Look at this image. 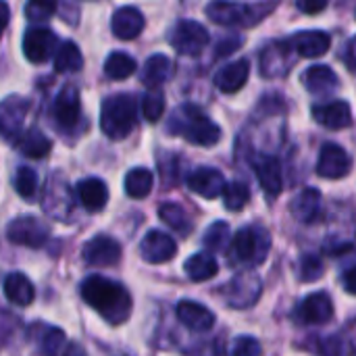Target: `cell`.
<instances>
[{
	"mask_svg": "<svg viewBox=\"0 0 356 356\" xmlns=\"http://www.w3.org/2000/svg\"><path fill=\"white\" fill-rule=\"evenodd\" d=\"M169 129L194 146H215L221 140V127L196 104H181L173 111Z\"/></svg>",
	"mask_w": 356,
	"mask_h": 356,
	"instance_id": "cell-2",
	"label": "cell"
},
{
	"mask_svg": "<svg viewBox=\"0 0 356 356\" xmlns=\"http://www.w3.org/2000/svg\"><path fill=\"white\" fill-rule=\"evenodd\" d=\"M261 290H263L261 277L252 271H244V273H238L221 292L229 307L246 309L257 302V298L261 296Z\"/></svg>",
	"mask_w": 356,
	"mask_h": 356,
	"instance_id": "cell-8",
	"label": "cell"
},
{
	"mask_svg": "<svg viewBox=\"0 0 356 356\" xmlns=\"http://www.w3.org/2000/svg\"><path fill=\"white\" fill-rule=\"evenodd\" d=\"M140 254L146 263L161 265V263L171 261L177 254V244L169 234L161 229H150L140 242Z\"/></svg>",
	"mask_w": 356,
	"mask_h": 356,
	"instance_id": "cell-11",
	"label": "cell"
},
{
	"mask_svg": "<svg viewBox=\"0 0 356 356\" xmlns=\"http://www.w3.org/2000/svg\"><path fill=\"white\" fill-rule=\"evenodd\" d=\"M290 213L302 221V223H313L317 221L319 213H321V192L315 188H307L302 190L298 196H294V200L290 202Z\"/></svg>",
	"mask_w": 356,
	"mask_h": 356,
	"instance_id": "cell-25",
	"label": "cell"
},
{
	"mask_svg": "<svg viewBox=\"0 0 356 356\" xmlns=\"http://www.w3.org/2000/svg\"><path fill=\"white\" fill-rule=\"evenodd\" d=\"M252 6L242 4V2H211L207 6V15L211 21L227 27H238V25H248L252 17Z\"/></svg>",
	"mask_w": 356,
	"mask_h": 356,
	"instance_id": "cell-15",
	"label": "cell"
},
{
	"mask_svg": "<svg viewBox=\"0 0 356 356\" xmlns=\"http://www.w3.org/2000/svg\"><path fill=\"white\" fill-rule=\"evenodd\" d=\"M83 67V54L79 46L71 40L63 42L56 56H54V71L56 73H75Z\"/></svg>",
	"mask_w": 356,
	"mask_h": 356,
	"instance_id": "cell-33",
	"label": "cell"
},
{
	"mask_svg": "<svg viewBox=\"0 0 356 356\" xmlns=\"http://www.w3.org/2000/svg\"><path fill=\"white\" fill-rule=\"evenodd\" d=\"M142 113L148 123H156L165 113V98L161 90H150L142 98Z\"/></svg>",
	"mask_w": 356,
	"mask_h": 356,
	"instance_id": "cell-38",
	"label": "cell"
},
{
	"mask_svg": "<svg viewBox=\"0 0 356 356\" xmlns=\"http://www.w3.org/2000/svg\"><path fill=\"white\" fill-rule=\"evenodd\" d=\"M248 75H250V63L246 58H238V60L221 67L215 73L213 81H215V86H217L219 92L234 94V92H238V90L244 88V83L248 81Z\"/></svg>",
	"mask_w": 356,
	"mask_h": 356,
	"instance_id": "cell-21",
	"label": "cell"
},
{
	"mask_svg": "<svg viewBox=\"0 0 356 356\" xmlns=\"http://www.w3.org/2000/svg\"><path fill=\"white\" fill-rule=\"evenodd\" d=\"M229 238H232L229 225L223 223V221H217V223H213L207 229L202 242H204V248L207 250H211V252H223L225 246H227V242H229Z\"/></svg>",
	"mask_w": 356,
	"mask_h": 356,
	"instance_id": "cell-37",
	"label": "cell"
},
{
	"mask_svg": "<svg viewBox=\"0 0 356 356\" xmlns=\"http://www.w3.org/2000/svg\"><path fill=\"white\" fill-rule=\"evenodd\" d=\"M171 46L179 52V54H188V56H196L204 50V46L209 44V31L204 25H200L198 21L192 19H184L179 21L173 29H171Z\"/></svg>",
	"mask_w": 356,
	"mask_h": 356,
	"instance_id": "cell-5",
	"label": "cell"
},
{
	"mask_svg": "<svg viewBox=\"0 0 356 356\" xmlns=\"http://www.w3.org/2000/svg\"><path fill=\"white\" fill-rule=\"evenodd\" d=\"M58 35L48 27H29L23 33V54L27 60L40 65L58 52Z\"/></svg>",
	"mask_w": 356,
	"mask_h": 356,
	"instance_id": "cell-7",
	"label": "cell"
},
{
	"mask_svg": "<svg viewBox=\"0 0 356 356\" xmlns=\"http://www.w3.org/2000/svg\"><path fill=\"white\" fill-rule=\"evenodd\" d=\"M319 353L323 356H342L344 355V350H342V344H340V340L338 338H327V340H323L321 342V346H319Z\"/></svg>",
	"mask_w": 356,
	"mask_h": 356,
	"instance_id": "cell-43",
	"label": "cell"
},
{
	"mask_svg": "<svg viewBox=\"0 0 356 356\" xmlns=\"http://www.w3.org/2000/svg\"><path fill=\"white\" fill-rule=\"evenodd\" d=\"M250 200V188L244 181H229L223 190V204L227 211H242Z\"/></svg>",
	"mask_w": 356,
	"mask_h": 356,
	"instance_id": "cell-36",
	"label": "cell"
},
{
	"mask_svg": "<svg viewBox=\"0 0 356 356\" xmlns=\"http://www.w3.org/2000/svg\"><path fill=\"white\" fill-rule=\"evenodd\" d=\"M292 50L290 42H271L269 46H265V50L261 52V71L267 77H280L290 69L292 60H286L288 52Z\"/></svg>",
	"mask_w": 356,
	"mask_h": 356,
	"instance_id": "cell-23",
	"label": "cell"
},
{
	"mask_svg": "<svg viewBox=\"0 0 356 356\" xmlns=\"http://www.w3.org/2000/svg\"><path fill=\"white\" fill-rule=\"evenodd\" d=\"M173 77V60L167 54H152L142 67V81L148 88H159Z\"/></svg>",
	"mask_w": 356,
	"mask_h": 356,
	"instance_id": "cell-27",
	"label": "cell"
},
{
	"mask_svg": "<svg viewBox=\"0 0 356 356\" xmlns=\"http://www.w3.org/2000/svg\"><path fill=\"white\" fill-rule=\"evenodd\" d=\"M146 21L142 10H138L136 6H121L113 13L111 19V29L119 40H134L142 33Z\"/></svg>",
	"mask_w": 356,
	"mask_h": 356,
	"instance_id": "cell-20",
	"label": "cell"
},
{
	"mask_svg": "<svg viewBox=\"0 0 356 356\" xmlns=\"http://www.w3.org/2000/svg\"><path fill=\"white\" fill-rule=\"evenodd\" d=\"M58 4L56 2H40V0H31L25 4V15L31 21H46L56 13Z\"/></svg>",
	"mask_w": 356,
	"mask_h": 356,
	"instance_id": "cell-41",
	"label": "cell"
},
{
	"mask_svg": "<svg viewBox=\"0 0 356 356\" xmlns=\"http://www.w3.org/2000/svg\"><path fill=\"white\" fill-rule=\"evenodd\" d=\"M269 248H271V236L267 229H263L259 225L242 227L234 236V242H232V250H234L236 259L246 265L265 263Z\"/></svg>",
	"mask_w": 356,
	"mask_h": 356,
	"instance_id": "cell-4",
	"label": "cell"
},
{
	"mask_svg": "<svg viewBox=\"0 0 356 356\" xmlns=\"http://www.w3.org/2000/svg\"><path fill=\"white\" fill-rule=\"evenodd\" d=\"M15 190L23 200L33 202V198L38 196V173L31 167L21 165L15 173Z\"/></svg>",
	"mask_w": 356,
	"mask_h": 356,
	"instance_id": "cell-35",
	"label": "cell"
},
{
	"mask_svg": "<svg viewBox=\"0 0 356 356\" xmlns=\"http://www.w3.org/2000/svg\"><path fill=\"white\" fill-rule=\"evenodd\" d=\"M229 356H263L261 342L250 336H240L232 342Z\"/></svg>",
	"mask_w": 356,
	"mask_h": 356,
	"instance_id": "cell-40",
	"label": "cell"
},
{
	"mask_svg": "<svg viewBox=\"0 0 356 356\" xmlns=\"http://www.w3.org/2000/svg\"><path fill=\"white\" fill-rule=\"evenodd\" d=\"M159 217H161L163 223H167V227H171L173 232H177L181 236H190L192 229H194V221L188 217V213L184 211V207H179L175 202L161 204Z\"/></svg>",
	"mask_w": 356,
	"mask_h": 356,
	"instance_id": "cell-31",
	"label": "cell"
},
{
	"mask_svg": "<svg viewBox=\"0 0 356 356\" xmlns=\"http://www.w3.org/2000/svg\"><path fill=\"white\" fill-rule=\"evenodd\" d=\"M290 46L296 54H300L302 58H317V56H323L330 46H332V38L325 33V31H315V29H309V31H298L294 33L290 40Z\"/></svg>",
	"mask_w": 356,
	"mask_h": 356,
	"instance_id": "cell-18",
	"label": "cell"
},
{
	"mask_svg": "<svg viewBox=\"0 0 356 356\" xmlns=\"http://www.w3.org/2000/svg\"><path fill=\"white\" fill-rule=\"evenodd\" d=\"M77 198L81 207L90 213H98L108 202V188L98 177H88L77 184Z\"/></svg>",
	"mask_w": 356,
	"mask_h": 356,
	"instance_id": "cell-24",
	"label": "cell"
},
{
	"mask_svg": "<svg viewBox=\"0 0 356 356\" xmlns=\"http://www.w3.org/2000/svg\"><path fill=\"white\" fill-rule=\"evenodd\" d=\"M6 240L17 246L42 248L48 242V227L40 219L23 215L6 225Z\"/></svg>",
	"mask_w": 356,
	"mask_h": 356,
	"instance_id": "cell-6",
	"label": "cell"
},
{
	"mask_svg": "<svg viewBox=\"0 0 356 356\" xmlns=\"http://www.w3.org/2000/svg\"><path fill=\"white\" fill-rule=\"evenodd\" d=\"M42 355L44 356H63L67 348V338L63 330L58 327H48L46 334L42 336Z\"/></svg>",
	"mask_w": 356,
	"mask_h": 356,
	"instance_id": "cell-39",
	"label": "cell"
},
{
	"mask_svg": "<svg viewBox=\"0 0 356 356\" xmlns=\"http://www.w3.org/2000/svg\"><path fill=\"white\" fill-rule=\"evenodd\" d=\"M138 119V102L131 94H115L102 100L100 129L111 140H123L131 134Z\"/></svg>",
	"mask_w": 356,
	"mask_h": 356,
	"instance_id": "cell-3",
	"label": "cell"
},
{
	"mask_svg": "<svg viewBox=\"0 0 356 356\" xmlns=\"http://www.w3.org/2000/svg\"><path fill=\"white\" fill-rule=\"evenodd\" d=\"M342 284H344V290H346L348 294L356 296V267L348 269V271H344V275H342Z\"/></svg>",
	"mask_w": 356,
	"mask_h": 356,
	"instance_id": "cell-46",
	"label": "cell"
},
{
	"mask_svg": "<svg viewBox=\"0 0 356 356\" xmlns=\"http://www.w3.org/2000/svg\"><path fill=\"white\" fill-rule=\"evenodd\" d=\"M152 186H154V177L144 167H136L125 175V194L134 200L146 198L152 192Z\"/></svg>",
	"mask_w": 356,
	"mask_h": 356,
	"instance_id": "cell-32",
	"label": "cell"
},
{
	"mask_svg": "<svg viewBox=\"0 0 356 356\" xmlns=\"http://www.w3.org/2000/svg\"><path fill=\"white\" fill-rule=\"evenodd\" d=\"M29 111V102L21 96H8L0 106V129L6 140H17L21 136V127L25 115Z\"/></svg>",
	"mask_w": 356,
	"mask_h": 356,
	"instance_id": "cell-13",
	"label": "cell"
},
{
	"mask_svg": "<svg viewBox=\"0 0 356 356\" xmlns=\"http://www.w3.org/2000/svg\"><path fill=\"white\" fill-rule=\"evenodd\" d=\"M302 83L311 94H325L338 86V75L327 65H313L302 73Z\"/></svg>",
	"mask_w": 356,
	"mask_h": 356,
	"instance_id": "cell-29",
	"label": "cell"
},
{
	"mask_svg": "<svg viewBox=\"0 0 356 356\" xmlns=\"http://www.w3.org/2000/svg\"><path fill=\"white\" fill-rule=\"evenodd\" d=\"M317 175L325 177V179H342L350 173L353 169V159L348 156V152L334 142H325L321 146L319 152V161H317Z\"/></svg>",
	"mask_w": 356,
	"mask_h": 356,
	"instance_id": "cell-9",
	"label": "cell"
},
{
	"mask_svg": "<svg viewBox=\"0 0 356 356\" xmlns=\"http://www.w3.org/2000/svg\"><path fill=\"white\" fill-rule=\"evenodd\" d=\"M298 10H302V13H307V15H315V13H321V10H325L327 8V2L325 0H313V2H309V0H300L298 4Z\"/></svg>",
	"mask_w": 356,
	"mask_h": 356,
	"instance_id": "cell-45",
	"label": "cell"
},
{
	"mask_svg": "<svg viewBox=\"0 0 356 356\" xmlns=\"http://www.w3.org/2000/svg\"><path fill=\"white\" fill-rule=\"evenodd\" d=\"M313 119L327 129H346L353 125V108L344 100L313 106Z\"/></svg>",
	"mask_w": 356,
	"mask_h": 356,
	"instance_id": "cell-16",
	"label": "cell"
},
{
	"mask_svg": "<svg viewBox=\"0 0 356 356\" xmlns=\"http://www.w3.org/2000/svg\"><path fill=\"white\" fill-rule=\"evenodd\" d=\"M15 146L21 150V154H25L29 159H44L50 152L52 142L46 134H42V129L29 127V129L21 131V136L15 140Z\"/></svg>",
	"mask_w": 356,
	"mask_h": 356,
	"instance_id": "cell-28",
	"label": "cell"
},
{
	"mask_svg": "<svg viewBox=\"0 0 356 356\" xmlns=\"http://www.w3.org/2000/svg\"><path fill=\"white\" fill-rule=\"evenodd\" d=\"M225 186H227V181H225L223 173L213 167H198L188 175V188L209 200L223 196Z\"/></svg>",
	"mask_w": 356,
	"mask_h": 356,
	"instance_id": "cell-14",
	"label": "cell"
},
{
	"mask_svg": "<svg viewBox=\"0 0 356 356\" xmlns=\"http://www.w3.org/2000/svg\"><path fill=\"white\" fill-rule=\"evenodd\" d=\"M242 42H244V40H242L240 35H229L227 40H223V42L217 46V50H219V52H217V56H227V54H232L236 48H240V46H242Z\"/></svg>",
	"mask_w": 356,
	"mask_h": 356,
	"instance_id": "cell-44",
	"label": "cell"
},
{
	"mask_svg": "<svg viewBox=\"0 0 356 356\" xmlns=\"http://www.w3.org/2000/svg\"><path fill=\"white\" fill-rule=\"evenodd\" d=\"M63 356H86V353L81 350V346H79V344L71 342V344H67V348H65Z\"/></svg>",
	"mask_w": 356,
	"mask_h": 356,
	"instance_id": "cell-47",
	"label": "cell"
},
{
	"mask_svg": "<svg viewBox=\"0 0 356 356\" xmlns=\"http://www.w3.org/2000/svg\"><path fill=\"white\" fill-rule=\"evenodd\" d=\"M298 317L302 319V323L309 325H323L334 317V305L330 294L325 292H315L309 294L302 305L298 307Z\"/></svg>",
	"mask_w": 356,
	"mask_h": 356,
	"instance_id": "cell-19",
	"label": "cell"
},
{
	"mask_svg": "<svg viewBox=\"0 0 356 356\" xmlns=\"http://www.w3.org/2000/svg\"><path fill=\"white\" fill-rule=\"evenodd\" d=\"M321 275H323V263L317 257L309 254L300 261V280L302 282H315Z\"/></svg>",
	"mask_w": 356,
	"mask_h": 356,
	"instance_id": "cell-42",
	"label": "cell"
},
{
	"mask_svg": "<svg viewBox=\"0 0 356 356\" xmlns=\"http://www.w3.org/2000/svg\"><path fill=\"white\" fill-rule=\"evenodd\" d=\"M184 271L192 282H209L219 273V265L211 254L196 252L184 263Z\"/></svg>",
	"mask_w": 356,
	"mask_h": 356,
	"instance_id": "cell-30",
	"label": "cell"
},
{
	"mask_svg": "<svg viewBox=\"0 0 356 356\" xmlns=\"http://www.w3.org/2000/svg\"><path fill=\"white\" fill-rule=\"evenodd\" d=\"M346 60H348V65L356 69V38L348 44V52H346Z\"/></svg>",
	"mask_w": 356,
	"mask_h": 356,
	"instance_id": "cell-48",
	"label": "cell"
},
{
	"mask_svg": "<svg viewBox=\"0 0 356 356\" xmlns=\"http://www.w3.org/2000/svg\"><path fill=\"white\" fill-rule=\"evenodd\" d=\"M177 319L192 332H209L215 325V315L200 302L194 300H181L177 305Z\"/></svg>",
	"mask_w": 356,
	"mask_h": 356,
	"instance_id": "cell-22",
	"label": "cell"
},
{
	"mask_svg": "<svg viewBox=\"0 0 356 356\" xmlns=\"http://www.w3.org/2000/svg\"><path fill=\"white\" fill-rule=\"evenodd\" d=\"M254 165V173L259 177V184L263 188V192L271 198L280 196L282 188H284V179H282V165L275 156L263 154V156H254L252 161Z\"/></svg>",
	"mask_w": 356,
	"mask_h": 356,
	"instance_id": "cell-17",
	"label": "cell"
},
{
	"mask_svg": "<svg viewBox=\"0 0 356 356\" xmlns=\"http://www.w3.org/2000/svg\"><path fill=\"white\" fill-rule=\"evenodd\" d=\"M81 257L90 267H113L121 259V244L108 236H94L83 244Z\"/></svg>",
	"mask_w": 356,
	"mask_h": 356,
	"instance_id": "cell-10",
	"label": "cell"
},
{
	"mask_svg": "<svg viewBox=\"0 0 356 356\" xmlns=\"http://www.w3.org/2000/svg\"><path fill=\"white\" fill-rule=\"evenodd\" d=\"M136 69H138V63L127 52H111L106 56V60H104V73H106V77L117 79V81L131 77L136 73Z\"/></svg>",
	"mask_w": 356,
	"mask_h": 356,
	"instance_id": "cell-34",
	"label": "cell"
},
{
	"mask_svg": "<svg viewBox=\"0 0 356 356\" xmlns=\"http://www.w3.org/2000/svg\"><path fill=\"white\" fill-rule=\"evenodd\" d=\"M52 115H54V121L63 129H71L77 125L81 117V102H79V92L75 86H65L58 92L52 104Z\"/></svg>",
	"mask_w": 356,
	"mask_h": 356,
	"instance_id": "cell-12",
	"label": "cell"
},
{
	"mask_svg": "<svg viewBox=\"0 0 356 356\" xmlns=\"http://www.w3.org/2000/svg\"><path fill=\"white\" fill-rule=\"evenodd\" d=\"M81 298L108 323H123L131 313V296L121 286L100 275H90L81 284Z\"/></svg>",
	"mask_w": 356,
	"mask_h": 356,
	"instance_id": "cell-1",
	"label": "cell"
},
{
	"mask_svg": "<svg viewBox=\"0 0 356 356\" xmlns=\"http://www.w3.org/2000/svg\"><path fill=\"white\" fill-rule=\"evenodd\" d=\"M2 290H4V296L8 302L17 305V307H27L33 302V296H35V290H33V284L29 282L27 275L23 273H8L4 277V284H2Z\"/></svg>",
	"mask_w": 356,
	"mask_h": 356,
	"instance_id": "cell-26",
	"label": "cell"
}]
</instances>
